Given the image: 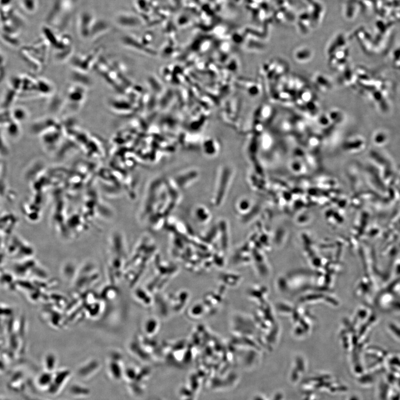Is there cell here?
Returning <instances> with one entry per match:
<instances>
[{"instance_id": "4", "label": "cell", "mask_w": 400, "mask_h": 400, "mask_svg": "<svg viewBox=\"0 0 400 400\" xmlns=\"http://www.w3.org/2000/svg\"><path fill=\"white\" fill-rule=\"evenodd\" d=\"M52 381V378L49 374H44L41 377H40L39 382L42 385H47Z\"/></svg>"}, {"instance_id": "2", "label": "cell", "mask_w": 400, "mask_h": 400, "mask_svg": "<svg viewBox=\"0 0 400 400\" xmlns=\"http://www.w3.org/2000/svg\"><path fill=\"white\" fill-rule=\"evenodd\" d=\"M116 23L121 27L130 28L136 26L139 24V21L133 15L125 13L118 15L116 18Z\"/></svg>"}, {"instance_id": "1", "label": "cell", "mask_w": 400, "mask_h": 400, "mask_svg": "<svg viewBox=\"0 0 400 400\" xmlns=\"http://www.w3.org/2000/svg\"><path fill=\"white\" fill-rule=\"evenodd\" d=\"M94 22L93 15L90 13L85 12L80 15L79 20V30L82 38H88L90 37Z\"/></svg>"}, {"instance_id": "3", "label": "cell", "mask_w": 400, "mask_h": 400, "mask_svg": "<svg viewBox=\"0 0 400 400\" xmlns=\"http://www.w3.org/2000/svg\"><path fill=\"white\" fill-rule=\"evenodd\" d=\"M69 373L68 372H61L59 374L57 377H56L54 379V382L55 383V385L57 386V389L59 387L60 385L64 383L63 382L65 380L66 377L68 376Z\"/></svg>"}]
</instances>
